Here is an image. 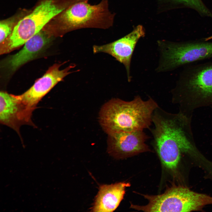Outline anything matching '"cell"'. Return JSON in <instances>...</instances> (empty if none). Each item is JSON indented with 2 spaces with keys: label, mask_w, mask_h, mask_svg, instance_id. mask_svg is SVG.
Returning a JSON list of instances; mask_svg holds the SVG:
<instances>
[{
  "label": "cell",
  "mask_w": 212,
  "mask_h": 212,
  "mask_svg": "<svg viewBox=\"0 0 212 212\" xmlns=\"http://www.w3.org/2000/svg\"><path fill=\"white\" fill-rule=\"evenodd\" d=\"M192 118L178 112H169L159 106L154 112L151 132L161 161L167 169L177 167L181 153L196 157L200 153L195 145L191 127Z\"/></svg>",
  "instance_id": "cell-1"
},
{
  "label": "cell",
  "mask_w": 212,
  "mask_h": 212,
  "mask_svg": "<svg viewBox=\"0 0 212 212\" xmlns=\"http://www.w3.org/2000/svg\"><path fill=\"white\" fill-rule=\"evenodd\" d=\"M159 106L151 97L144 100L137 95L130 101L113 98L102 106L99 122L107 134L144 130L152 124L154 112Z\"/></svg>",
  "instance_id": "cell-2"
},
{
  "label": "cell",
  "mask_w": 212,
  "mask_h": 212,
  "mask_svg": "<svg viewBox=\"0 0 212 212\" xmlns=\"http://www.w3.org/2000/svg\"><path fill=\"white\" fill-rule=\"evenodd\" d=\"M172 95L179 112L189 117L196 109L212 105V62L184 66Z\"/></svg>",
  "instance_id": "cell-3"
},
{
  "label": "cell",
  "mask_w": 212,
  "mask_h": 212,
  "mask_svg": "<svg viewBox=\"0 0 212 212\" xmlns=\"http://www.w3.org/2000/svg\"><path fill=\"white\" fill-rule=\"evenodd\" d=\"M77 1V0H45L42 2L31 14L18 22L10 35L0 44V54L9 52L24 44L52 18Z\"/></svg>",
  "instance_id": "cell-4"
},
{
  "label": "cell",
  "mask_w": 212,
  "mask_h": 212,
  "mask_svg": "<svg viewBox=\"0 0 212 212\" xmlns=\"http://www.w3.org/2000/svg\"><path fill=\"white\" fill-rule=\"evenodd\" d=\"M88 1L77 3L59 14L57 28L59 35L81 29H105L113 26L115 14L109 9L108 0H102L95 5Z\"/></svg>",
  "instance_id": "cell-5"
},
{
  "label": "cell",
  "mask_w": 212,
  "mask_h": 212,
  "mask_svg": "<svg viewBox=\"0 0 212 212\" xmlns=\"http://www.w3.org/2000/svg\"><path fill=\"white\" fill-rule=\"evenodd\" d=\"M162 61L160 71L175 69L212 58V42L202 40L161 42Z\"/></svg>",
  "instance_id": "cell-6"
},
{
  "label": "cell",
  "mask_w": 212,
  "mask_h": 212,
  "mask_svg": "<svg viewBox=\"0 0 212 212\" xmlns=\"http://www.w3.org/2000/svg\"><path fill=\"white\" fill-rule=\"evenodd\" d=\"M62 65L55 64L50 67L28 90L21 95H16L27 116L31 117L32 112L41 100L58 83L73 72L70 71L75 66L72 64L61 70L60 67Z\"/></svg>",
  "instance_id": "cell-7"
},
{
  "label": "cell",
  "mask_w": 212,
  "mask_h": 212,
  "mask_svg": "<svg viewBox=\"0 0 212 212\" xmlns=\"http://www.w3.org/2000/svg\"><path fill=\"white\" fill-rule=\"evenodd\" d=\"M107 135V151L115 158H126L150 151L146 143L149 137L143 130L115 132Z\"/></svg>",
  "instance_id": "cell-8"
},
{
  "label": "cell",
  "mask_w": 212,
  "mask_h": 212,
  "mask_svg": "<svg viewBox=\"0 0 212 212\" xmlns=\"http://www.w3.org/2000/svg\"><path fill=\"white\" fill-rule=\"evenodd\" d=\"M163 204L168 212H190L201 210L212 204V197L198 193L182 186H173L167 189Z\"/></svg>",
  "instance_id": "cell-9"
},
{
  "label": "cell",
  "mask_w": 212,
  "mask_h": 212,
  "mask_svg": "<svg viewBox=\"0 0 212 212\" xmlns=\"http://www.w3.org/2000/svg\"><path fill=\"white\" fill-rule=\"evenodd\" d=\"M143 27L139 25L130 33L117 40L101 45L93 47L94 53H105L123 64L126 70L128 80H130V67L132 54L138 40L145 35Z\"/></svg>",
  "instance_id": "cell-10"
},
{
  "label": "cell",
  "mask_w": 212,
  "mask_h": 212,
  "mask_svg": "<svg viewBox=\"0 0 212 212\" xmlns=\"http://www.w3.org/2000/svg\"><path fill=\"white\" fill-rule=\"evenodd\" d=\"M51 36L42 30L24 44V47L15 54L4 62L3 66L13 72L37 57L51 41Z\"/></svg>",
  "instance_id": "cell-11"
},
{
  "label": "cell",
  "mask_w": 212,
  "mask_h": 212,
  "mask_svg": "<svg viewBox=\"0 0 212 212\" xmlns=\"http://www.w3.org/2000/svg\"><path fill=\"white\" fill-rule=\"evenodd\" d=\"M130 185L129 183L122 182L101 186L92 208V211H114L123 199L126 188Z\"/></svg>",
  "instance_id": "cell-12"
},
{
  "label": "cell",
  "mask_w": 212,
  "mask_h": 212,
  "mask_svg": "<svg viewBox=\"0 0 212 212\" xmlns=\"http://www.w3.org/2000/svg\"><path fill=\"white\" fill-rule=\"evenodd\" d=\"M0 120L18 133L20 126L26 124L22 109L16 95L5 92L0 93Z\"/></svg>",
  "instance_id": "cell-13"
},
{
  "label": "cell",
  "mask_w": 212,
  "mask_h": 212,
  "mask_svg": "<svg viewBox=\"0 0 212 212\" xmlns=\"http://www.w3.org/2000/svg\"><path fill=\"white\" fill-rule=\"evenodd\" d=\"M175 5L190 9L197 12L201 16L212 19V10L202 0H167Z\"/></svg>",
  "instance_id": "cell-14"
},
{
  "label": "cell",
  "mask_w": 212,
  "mask_h": 212,
  "mask_svg": "<svg viewBox=\"0 0 212 212\" xmlns=\"http://www.w3.org/2000/svg\"><path fill=\"white\" fill-rule=\"evenodd\" d=\"M12 24L9 21H1L0 23V42L3 43L11 34Z\"/></svg>",
  "instance_id": "cell-15"
},
{
  "label": "cell",
  "mask_w": 212,
  "mask_h": 212,
  "mask_svg": "<svg viewBox=\"0 0 212 212\" xmlns=\"http://www.w3.org/2000/svg\"><path fill=\"white\" fill-rule=\"evenodd\" d=\"M206 40L207 41H209L212 39V35L206 38Z\"/></svg>",
  "instance_id": "cell-16"
}]
</instances>
